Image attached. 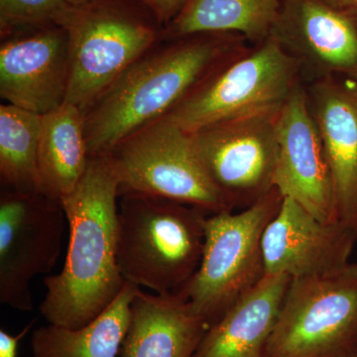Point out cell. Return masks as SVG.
<instances>
[{
    "mask_svg": "<svg viewBox=\"0 0 357 357\" xmlns=\"http://www.w3.org/2000/svg\"><path fill=\"white\" fill-rule=\"evenodd\" d=\"M119 185L109 154L89 155L76 189L60 201L69 225V246L62 271L44 279L47 293L40 306L51 325H88L126 284L117 262Z\"/></svg>",
    "mask_w": 357,
    "mask_h": 357,
    "instance_id": "1",
    "label": "cell"
},
{
    "mask_svg": "<svg viewBox=\"0 0 357 357\" xmlns=\"http://www.w3.org/2000/svg\"><path fill=\"white\" fill-rule=\"evenodd\" d=\"M155 45L84 114L89 155L109 153L129 135L165 116L195 86L236 52L227 33Z\"/></svg>",
    "mask_w": 357,
    "mask_h": 357,
    "instance_id": "2",
    "label": "cell"
},
{
    "mask_svg": "<svg viewBox=\"0 0 357 357\" xmlns=\"http://www.w3.org/2000/svg\"><path fill=\"white\" fill-rule=\"evenodd\" d=\"M117 213V262L124 280L176 293L203 256L208 211L170 199L123 192Z\"/></svg>",
    "mask_w": 357,
    "mask_h": 357,
    "instance_id": "3",
    "label": "cell"
},
{
    "mask_svg": "<svg viewBox=\"0 0 357 357\" xmlns=\"http://www.w3.org/2000/svg\"><path fill=\"white\" fill-rule=\"evenodd\" d=\"M282 201L283 197L274 188L238 213L222 211L206 218L198 270L176 293L191 303L208 326L266 276L263 234Z\"/></svg>",
    "mask_w": 357,
    "mask_h": 357,
    "instance_id": "4",
    "label": "cell"
},
{
    "mask_svg": "<svg viewBox=\"0 0 357 357\" xmlns=\"http://www.w3.org/2000/svg\"><path fill=\"white\" fill-rule=\"evenodd\" d=\"M156 24L119 0L73 6L63 24L70 42L66 102L86 114L128 68L158 44Z\"/></svg>",
    "mask_w": 357,
    "mask_h": 357,
    "instance_id": "5",
    "label": "cell"
},
{
    "mask_svg": "<svg viewBox=\"0 0 357 357\" xmlns=\"http://www.w3.org/2000/svg\"><path fill=\"white\" fill-rule=\"evenodd\" d=\"M300 66L269 37L255 50L225 59L164 117L195 133L239 115L280 107L299 83Z\"/></svg>",
    "mask_w": 357,
    "mask_h": 357,
    "instance_id": "6",
    "label": "cell"
},
{
    "mask_svg": "<svg viewBox=\"0 0 357 357\" xmlns=\"http://www.w3.org/2000/svg\"><path fill=\"white\" fill-rule=\"evenodd\" d=\"M357 354V263L291 279L266 357H351Z\"/></svg>",
    "mask_w": 357,
    "mask_h": 357,
    "instance_id": "7",
    "label": "cell"
},
{
    "mask_svg": "<svg viewBox=\"0 0 357 357\" xmlns=\"http://www.w3.org/2000/svg\"><path fill=\"white\" fill-rule=\"evenodd\" d=\"M119 195L136 192L196 206L232 211L199 158L192 134L165 117L147 124L109 152Z\"/></svg>",
    "mask_w": 357,
    "mask_h": 357,
    "instance_id": "8",
    "label": "cell"
},
{
    "mask_svg": "<svg viewBox=\"0 0 357 357\" xmlns=\"http://www.w3.org/2000/svg\"><path fill=\"white\" fill-rule=\"evenodd\" d=\"M281 107L239 115L192 133L211 182L232 211L248 208L274 189Z\"/></svg>",
    "mask_w": 357,
    "mask_h": 357,
    "instance_id": "9",
    "label": "cell"
},
{
    "mask_svg": "<svg viewBox=\"0 0 357 357\" xmlns=\"http://www.w3.org/2000/svg\"><path fill=\"white\" fill-rule=\"evenodd\" d=\"M66 213L39 192L2 189L0 196V303L33 310L31 282L50 273L62 251Z\"/></svg>",
    "mask_w": 357,
    "mask_h": 357,
    "instance_id": "10",
    "label": "cell"
},
{
    "mask_svg": "<svg viewBox=\"0 0 357 357\" xmlns=\"http://www.w3.org/2000/svg\"><path fill=\"white\" fill-rule=\"evenodd\" d=\"M0 47V96L6 103L45 114L66 102L70 42L62 26L6 35Z\"/></svg>",
    "mask_w": 357,
    "mask_h": 357,
    "instance_id": "11",
    "label": "cell"
},
{
    "mask_svg": "<svg viewBox=\"0 0 357 357\" xmlns=\"http://www.w3.org/2000/svg\"><path fill=\"white\" fill-rule=\"evenodd\" d=\"M270 37L323 77L357 83V9L340 0H280Z\"/></svg>",
    "mask_w": 357,
    "mask_h": 357,
    "instance_id": "12",
    "label": "cell"
},
{
    "mask_svg": "<svg viewBox=\"0 0 357 357\" xmlns=\"http://www.w3.org/2000/svg\"><path fill=\"white\" fill-rule=\"evenodd\" d=\"M277 141L275 189L321 222H340L323 141L299 83L279 112Z\"/></svg>",
    "mask_w": 357,
    "mask_h": 357,
    "instance_id": "13",
    "label": "cell"
},
{
    "mask_svg": "<svg viewBox=\"0 0 357 357\" xmlns=\"http://www.w3.org/2000/svg\"><path fill=\"white\" fill-rule=\"evenodd\" d=\"M357 234L340 222H326L290 198L263 234L266 275L291 279L337 271L349 265Z\"/></svg>",
    "mask_w": 357,
    "mask_h": 357,
    "instance_id": "14",
    "label": "cell"
},
{
    "mask_svg": "<svg viewBox=\"0 0 357 357\" xmlns=\"http://www.w3.org/2000/svg\"><path fill=\"white\" fill-rule=\"evenodd\" d=\"M307 100L323 141L338 220L357 234V83L323 77L312 84Z\"/></svg>",
    "mask_w": 357,
    "mask_h": 357,
    "instance_id": "15",
    "label": "cell"
},
{
    "mask_svg": "<svg viewBox=\"0 0 357 357\" xmlns=\"http://www.w3.org/2000/svg\"><path fill=\"white\" fill-rule=\"evenodd\" d=\"M208 328L184 296L139 288L119 357H192Z\"/></svg>",
    "mask_w": 357,
    "mask_h": 357,
    "instance_id": "16",
    "label": "cell"
},
{
    "mask_svg": "<svg viewBox=\"0 0 357 357\" xmlns=\"http://www.w3.org/2000/svg\"><path fill=\"white\" fill-rule=\"evenodd\" d=\"M290 281L286 275H266L208 328L192 357H266Z\"/></svg>",
    "mask_w": 357,
    "mask_h": 357,
    "instance_id": "17",
    "label": "cell"
},
{
    "mask_svg": "<svg viewBox=\"0 0 357 357\" xmlns=\"http://www.w3.org/2000/svg\"><path fill=\"white\" fill-rule=\"evenodd\" d=\"M89 159L84 114L81 109L65 102L40 115V194L60 202L76 189Z\"/></svg>",
    "mask_w": 357,
    "mask_h": 357,
    "instance_id": "18",
    "label": "cell"
},
{
    "mask_svg": "<svg viewBox=\"0 0 357 357\" xmlns=\"http://www.w3.org/2000/svg\"><path fill=\"white\" fill-rule=\"evenodd\" d=\"M139 287L126 282L95 319L79 328L51 325L33 333V357H117L130 324L131 303Z\"/></svg>",
    "mask_w": 357,
    "mask_h": 357,
    "instance_id": "19",
    "label": "cell"
},
{
    "mask_svg": "<svg viewBox=\"0 0 357 357\" xmlns=\"http://www.w3.org/2000/svg\"><path fill=\"white\" fill-rule=\"evenodd\" d=\"M280 0H185L168 25V38L236 32L260 43L269 38Z\"/></svg>",
    "mask_w": 357,
    "mask_h": 357,
    "instance_id": "20",
    "label": "cell"
},
{
    "mask_svg": "<svg viewBox=\"0 0 357 357\" xmlns=\"http://www.w3.org/2000/svg\"><path fill=\"white\" fill-rule=\"evenodd\" d=\"M40 114L10 103L0 105L2 189L39 192Z\"/></svg>",
    "mask_w": 357,
    "mask_h": 357,
    "instance_id": "21",
    "label": "cell"
},
{
    "mask_svg": "<svg viewBox=\"0 0 357 357\" xmlns=\"http://www.w3.org/2000/svg\"><path fill=\"white\" fill-rule=\"evenodd\" d=\"M72 8L66 0H0L2 36L43 26L63 27Z\"/></svg>",
    "mask_w": 357,
    "mask_h": 357,
    "instance_id": "22",
    "label": "cell"
},
{
    "mask_svg": "<svg viewBox=\"0 0 357 357\" xmlns=\"http://www.w3.org/2000/svg\"><path fill=\"white\" fill-rule=\"evenodd\" d=\"M159 24L168 25L182 8L185 0H137Z\"/></svg>",
    "mask_w": 357,
    "mask_h": 357,
    "instance_id": "23",
    "label": "cell"
},
{
    "mask_svg": "<svg viewBox=\"0 0 357 357\" xmlns=\"http://www.w3.org/2000/svg\"><path fill=\"white\" fill-rule=\"evenodd\" d=\"M33 324L34 321L29 324L16 335H10L3 328L0 330V357H17L18 347L21 340L29 332Z\"/></svg>",
    "mask_w": 357,
    "mask_h": 357,
    "instance_id": "24",
    "label": "cell"
},
{
    "mask_svg": "<svg viewBox=\"0 0 357 357\" xmlns=\"http://www.w3.org/2000/svg\"><path fill=\"white\" fill-rule=\"evenodd\" d=\"M66 1L72 6H84V4L89 3V2L93 1V0H66Z\"/></svg>",
    "mask_w": 357,
    "mask_h": 357,
    "instance_id": "25",
    "label": "cell"
},
{
    "mask_svg": "<svg viewBox=\"0 0 357 357\" xmlns=\"http://www.w3.org/2000/svg\"><path fill=\"white\" fill-rule=\"evenodd\" d=\"M340 2L345 4V6L354 7L357 9V0H340Z\"/></svg>",
    "mask_w": 357,
    "mask_h": 357,
    "instance_id": "26",
    "label": "cell"
},
{
    "mask_svg": "<svg viewBox=\"0 0 357 357\" xmlns=\"http://www.w3.org/2000/svg\"><path fill=\"white\" fill-rule=\"evenodd\" d=\"M351 357H357V354H356V356H351Z\"/></svg>",
    "mask_w": 357,
    "mask_h": 357,
    "instance_id": "27",
    "label": "cell"
}]
</instances>
